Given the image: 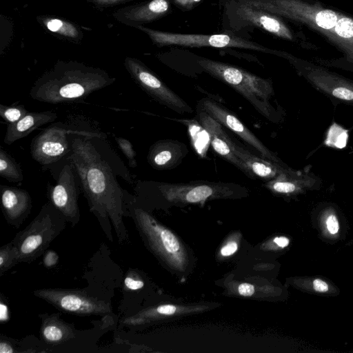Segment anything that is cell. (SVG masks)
<instances>
[{
  "mask_svg": "<svg viewBox=\"0 0 353 353\" xmlns=\"http://www.w3.org/2000/svg\"><path fill=\"white\" fill-rule=\"evenodd\" d=\"M74 166L90 211L97 217L108 239L113 241L112 225L119 243L128 241L123 217L130 216L124 189L109 163L90 138L71 137V152L66 158Z\"/></svg>",
  "mask_w": 353,
  "mask_h": 353,
  "instance_id": "cell-1",
  "label": "cell"
},
{
  "mask_svg": "<svg viewBox=\"0 0 353 353\" xmlns=\"http://www.w3.org/2000/svg\"><path fill=\"white\" fill-rule=\"evenodd\" d=\"M114 79L104 72L79 68H60L39 78L30 90V97L50 104L81 101L111 85Z\"/></svg>",
  "mask_w": 353,
  "mask_h": 353,
  "instance_id": "cell-2",
  "label": "cell"
},
{
  "mask_svg": "<svg viewBox=\"0 0 353 353\" xmlns=\"http://www.w3.org/2000/svg\"><path fill=\"white\" fill-rule=\"evenodd\" d=\"M196 62L202 70L223 82L243 97L265 119L278 122V112L270 104L274 96L272 83L236 66L199 57Z\"/></svg>",
  "mask_w": 353,
  "mask_h": 353,
  "instance_id": "cell-3",
  "label": "cell"
},
{
  "mask_svg": "<svg viewBox=\"0 0 353 353\" xmlns=\"http://www.w3.org/2000/svg\"><path fill=\"white\" fill-rule=\"evenodd\" d=\"M138 203L154 200L183 201L198 203L215 196H230L245 193V187L233 183L193 181L170 183L152 180H137L134 187Z\"/></svg>",
  "mask_w": 353,
  "mask_h": 353,
  "instance_id": "cell-4",
  "label": "cell"
},
{
  "mask_svg": "<svg viewBox=\"0 0 353 353\" xmlns=\"http://www.w3.org/2000/svg\"><path fill=\"white\" fill-rule=\"evenodd\" d=\"M106 135L98 126L80 115H70L64 121L47 126L32 140V158L42 165L54 164L68 157L71 152V137Z\"/></svg>",
  "mask_w": 353,
  "mask_h": 353,
  "instance_id": "cell-5",
  "label": "cell"
},
{
  "mask_svg": "<svg viewBox=\"0 0 353 353\" xmlns=\"http://www.w3.org/2000/svg\"><path fill=\"white\" fill-rule=\"evenodd\" d=\"M248 3L275 15L313 23L328 32L334 28L339 39L353 44V19L340 17L333 10H314L299 0H248Z\"/></svg>",
  "mask_w": 353,
  "mask_h": 353,
  "instance_id": "cell-6",
  "label": "cell"
},
{
  "mask_svg": "<svg viewBox=\"0 0 353 353\" xmlns=\"http://www.w3.org/2000/svg\"><path fill=\"white\" fill-rule=\"evenodd\" d=\"M66 223L50 201L46 203L35 218L12 240L18 250L19 263H30L43 255L65 229Z\"/></svg>",
  "mask_w": 353,
  "mask_h": 353,
  "instance_id": "cell-7",
  "label": "cell"
},
{
  "mask_svg": "<svg viewBox=\"0 0 353 353\" xmlns=\"http://www.w3.org/2000/svg\"><path fill=\"white\" fill-rule=\"evenodd\" d=\"M150 37L161 46L183 47L239 48L266 53L280 54L279 52L232 34H182L145 29Z\"/></svg>",
  "mask_w": 353,
  "mask_h": 353,
  "instance_id": "cell-8",
  "label": "cell"
},
{
  "mask_svg": "<svg viewBox=\"0 0 353 353\" xmlns=\"http://www.w3.org/2000/svg\"><path fill=\"white\" fill-rule=\"evenodd\" d=\"M33 294L60 311L74 315L107 316L112 314L110 303L92 296L83 290L43 288L35 290Z\"/></svg>",
  "mask_w": 353,
  "mask_h": 353,
  "instance_id": "cell-9",
  "label": "cell"
},
{
  "mask_svg": "<svg viewBox=\"0 0 353 353\" xmlns=\"http://www.w3.org/2000/svg\"><path fill=\"white\" fill-rule=\"evenodd\" d=\"M62 166L54 185H48L49 201L63 214L72 227L80 220L79 196L80 181L74 165L67 159Z\"/></svg>",
  "mask_w": 353,
  "mask_h": 353,
  "instance_id": "cell-10",
  "label": "cell"
},
{
  "mask_svg": "<svg viewBox=\"0 0 353 353\" xmlns=\"http://www.w3.org/2000/svg\"><path fill=\"white\" fill-rule=\"evenodd\" d=\"M128 69L137 84L159 103L181 114H191L192 108L150 70L138 61L130 60Z\"/></svg>",
  "mask_w": 353,
  "mask_h": 353,
  "instance_id": "cell-11",
  "label": "cell"
},
{
  "mask_svg": "<svg viewBox=\"0 0 353 353\" xmlns=\"http://www.w3.org/2000/svg\"><path fill=\"white\" fill-rule=\"evenodd\" d=\"M197 107L198 110L206 112L221 125L225 126L238 135L243 141L258 152L261 157L287 166L233 112L225 106L211 99L203 98L199 101Z\"/></svg>",
  "mask_w": 353,
  "mask_h": 353,
  "instance_id": "cell-12",
  "label": "cell"
},
{
  "mask_svg": "<svg viewBox=\"0 0 353 353\" xmlns=\"http://www.w3.org/2000/svg\"><path fill=\"white\" fill-rule=\"evenodd\" d=\"M1 210L6 222L19 228L30 214L32 200L29 192L21 188L0 185Z\"/></svg>",
  "mask_w": 353,
  "mask_h": 353,
  "instance_id": "cell-13",
  "label": "cell"
},
{
  "mask_svg": "<svg viewBox=\"0 0 353 353\" xmlns=\"http://www.w3.org/2000/svg\"><path fill=\"white\" fill-rule=\"evenodd\" d=\"M188 152L187 145L181 141L161 139L151 145L146 159L153 169L168 170L179 165Z\"/></svg>",
  "mask_w": 353,
  "mask_h": 353,
  "instance_id": "cell-14",
  "label": "cell"
},
{
  "mask_svg": "<svg viewBox=\"0 0 353 353\" xmlns=\"http://www.w3.org/2000/svg\"><path fill=\"white\" fill-rule=\"evenodd\" d=\"M198 115L199 123L210 136V145L214 151L248 177L256 179L246 164L235 154L227 140L222 136L221 125L203 111L198 110Z\"/></svg>",
  "mask_w": 353,
  "mask_h": 353,
  "instance_id": "cell-15",
  "label": "cell"
},
{
  "mask_svg": "<svg viewBox=\"0 0 353 353\" xmlns=\"http://www.w3.org/2000/svg\"><path fill=\"white\" fill-rule=\"evenodd\" d=\"M240 2V1H239ZM236 15L245 23L285 39H292L288 28L276 15L244 3H236Z\"/></svg>",
  "mask_w": 353,
  "mask_h": 353,
  "instance_id": "cell-16",
  "label": "cell"
},
{
  "mask_svg": "<svg viewBox=\"0 0 353 353\" xmlns=\"http://www.w3.org/2000/svg\"><path fill=\"white\" fill-rule=\"evenodd\" d=\"M221 134L227 140L235 154L246 164L256 179L266 182L282 173L294 171L288 166L282 165L261 157H257L238 145L223 130L221 131Z\"/></svg>",
  "mask_w": 353,
  "mask_h": 353,
  "instance_id": "cell-17",
  "label": "cell"
},
{
  "mask_svg": "<svg viewBox=\"0 0 353 353\" xmlns=\"http://www.w3.org/2000/svg\"><path fill=\"white\" fill-rule=\"evenodd\" d=\"M57 118L58 115L54 110L28 112L17 122L8 124L3 142L11 145L41 126L54 122Z\"/></svg>",
  "mask_w": 353,
  "mask_h": 353,
  "instance_id": "cell-18",
  "label": "cell"
},
{
  "mask_svg": "<svg viewBox=\"0 0 353 353\" xmlns=\"http://www.w3.org/2000/svg\"><path fill=\"white\" fill-rule=\"evenodd\" d=\"M40 336L48 345H59L73 339L77 331L73 325L60 319L59 314H41Z\"/></svg>",
  "mask_w": 353,
  "mask_h": 353,
  "instance_id": "cell-19",
  "label": "cell"
},
{
  "mask_svg": "<svg viewBox=\"0 0 353 353\" xmlns=\"http://www.w3.org/2000/svg\"><path fill=\"white\" fill-rule=\"evenodd\" d=\"M89 138L101 156L111 165L115 174L127 181L130 185H134L133 177L108 142L107 135L90 137Z\"/></svg>",
  "mask_w": 353,
  "mask_h": 353,
  "instance_id": "cell-20",
  "label": "cell"
},
{
  "mask_svg": "<svg viewBox=\"0 0 353 353\" xmlns=\"http://www.w3.org/2000/svg\"><path fill=\"white\" fill-rule=\"evenodd\" d=\"M0 176L10 182L19 183L23 180L22 168L19 163L2 147L0 148Z\"/></svg>",
  "mask_w": 353,
  "mask_h": 353,
  "instance_id": "cell-21",
  "label": "cell"
},
{
  "mask_svg": "<svg viewBox=\"0 0 353 353\" xmlns=\"http://www.w3.org/2000/svg\"><path fill=\"white\" fill-rule=\"evenodd\" d=\"M19 263L17 248L12 242L0 248V276Z\"/></svg>",
  "mask_w": 353,
  "mask_h": 353,
  "instance_id": "cell-22",
  "label": "cell"
},
{
  "mask_svg": "<svg viewBox=\"0 0 353 353\" xmlns=\"http://www.w3.org/2000/svg\"><path fill=\"white\" fill-rule=\"evenodd\" d=\"M170 3L167 0H152L139 12V16L144 19H152L168 12Z\"/></svg>",
  "mask_w": 353,
  "mask_h": 353,
  "instance_id": "cell-23",
  "label": "cell"
},
{
  "mask_svg": "<svg viewBox=\"0 0 353 353\" xmlns=\"http://www.w3.org/2000/svg\"><path fill=\"white\" fill-rule=\"evenodd\" d=\"M28 112V111L23 105H0V116L8 124L17 122Z\"/></svg>",
  "mask_w": 353,
  "mask_h": 353,
  "instance_id": "cell-24",
  "label": "cell"
},
{
  "mask_svg": "<svg viewBox=\"0 0 353 353\" xmlns=\"http://www.w3.org/2000/svg\"><path fill=\"white\" fill-rule=\"evenodd\" d=\"M114 139L119 148L121 150L127 159L128 165L131 168H137L138 164L135 159L136 152L134 150L133 145L130 141L121 137H115Z\"/></svg>",
  "mask_w": 353,
  "mask_h": 353,
  "instance_id": "cell-25",
  "label": "cell"
},
{
  "mask_svg": "<svg viewBox=\"0 0 353 353\" xmlns=\"http://www.w3.org/2000/svg\"><path fill=\"white\" fill-rule=\"evenodd\" d=\"M143 281L137 279L130 271L127 273L124 279V286L127 290H137L143 288Z\"/></svg>",
  "mask_w": 353,
  "mask_h": 353,
  "instance_id": "cell-26",
  "label": "cell"
},
{
  "mask_svg": "<svg viewBox=\"0 0 353 353\" xmlns=\"http://www.w3.org/2000/svg\"><path fill=\"white\" fill-rule=\"evenodd\" d=\"M59 261V256L56 252L52 250H47L43 254L42 263L47 268L54 267Z\"/></svg>",
  "mask_w": 353,
  "mask_h": 353,
  "instance_id": "cell-27",
  "label": "cell"
},
{
  "mask_svg": "<svg viewBox=\"0 0 353 353\" xmlns=\"http://www.w3.org/2000/svg\"><path fill=\"white\" fill-rule=\"evenodd\" d=\"M15 350V344L11 339L1 336L0 339V353H13Z\"/></svg>",
  "mask_w": 353,
  "mask_h": 353,
  "instance_id": "cell-28",
  "label": "cell"
},
{
  "mask_svg": "<svg viewBox=\"0 0 353 353\" xmlns=\"http://www.w3.org/2000/svg\"><path fill=\"white\" fill-rule=\"evenodd\" d=\"M326 225L331 234H336L339 231V225L336 217L334 215H330L326 220Z\"/></svg>",
  "mask_w": 353,
  "mask_h": 353,
  "instance_id": "cell-29",
  "label": "cell"
},
{
  "mask_svg": "<svg viewBox=\"0 0 353 353\" xmlns=\"http://www.w3.org/2000/svg\"><path fill=\"white\" fill-rule=\"evenodd\" d=\"M239 292L243 296H251L254 292V288L249 283H242L239 286Z\"/></svg>",
  "mask_w": 353,
  "mask_h": 353,
  "instance_id": "cell-30",
  "label": "cell"
},
{
  "mask_svg": "<svg viewBox=\"0 0 353 353\" xmlns=\"http://www.w3.org/2000/svg\"><path fill=\"white\" fill-rule=\"evenodd\" d=\"M237 250V244L235 242H231L225 245L221 250L223 256H229L234 253Z\"/></svg>",
  "mask_w": 353,
  "mask_h": 353,
  "instance_id": "cell-31",
  "label": "cell"
},
{
  "mask_svg": "<svg viewBox=\"0 0 353 353\" xmlns=\"http://www.w3.org/2000/svg\"><path fill=\"white\" fill-rule=\"evenodd\" d=\"M175 311V306L172 305H162L157 308V312L161 314H172Z\"/></svg>",
  "mask_w": 353,
  "mask_h": 353,
  "instance_id": "cell-32",
  "label": "cell"
},
{
  "mask_svg": "<svg viewBox=\"0 0 353 353\" xmlns=\"http://www.w3.org/2000/svg\"><path fill=\"white\" fill-rule=\"evenodd\" d=\"M313 285L314 290L319 292H325L328 290L327 284L321 279H315L313 281Z\"/></svg>",
  "mask_w": 353,
  "mask_h": 353,
  "instance_id": "cell-33",
  "label": "cell"
},
{
  "mask_svg": "<svg viewBox=\"0 0 353 353\" xmlns=\"http://www.w3.org/2000/svg\"><path fill=\"white\" fill-rule=\"evenodd\" d=\"M8 308L3 302L0 303V321L4 323L8 320Z\"/></svg>",
  "mask_w": 353,
  "mask_h": 353,
  "instance_id": "cell-34",
  "label": "cell"
},
{
  "mask_svg": "<svg viewBox=\"0 0 353 353\" xmlns=\"http://www.w3.org/2000/svg\"><path fill=\"white\" fill-rule=\"evenodd\" d=\"M175 3L179 6L190 8L194 6L200 0H174Z\"/></svg>",
  "mask_w": 353,
  "mask_h": 353,
  "instance_id": "cell-35",
  "label": "cell"
},
{
  "mask_svg": "<svg viewBox=\"0 0 353 353\" xmlns=\"http://www.w3.org/2000/svg\"><path fill=\"white\" fill-rule=\"evenodd\" d=\"M61 25L62 22L60 20L52 19L48 23L47 26L50 30L56 32L61 27Z\"/></svg>",
  "mask_w": 353,
  "mask_h": 353,
  "instance_id": "cell-36",
  "label": "cell"
},
{
  "mask_svg": "<svg viewBox=\"0 0 353 353\" xmlns=\"http://www.w3.org/2000/svg\"><path fill=\"white\" fill-rule=\"evenodd\" d=\"M274 241L279 246L282 248H284L289 244L288 239L283 236L276 237Z\"/></svg>",
  "mask_w": 353,
  "mask_h": 353,
  "instance_id": "cell-37",
  "label": "cell"
}]
</instances>
